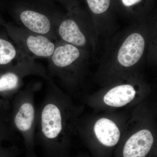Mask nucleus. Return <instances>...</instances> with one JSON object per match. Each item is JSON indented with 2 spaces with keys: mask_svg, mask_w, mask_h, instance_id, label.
Masks as SVG:
<instances>
[{
  "mask_svg": "<svg viewBox=\"0 0 157 157\" xmlns=\"http://www.w3.org/2000/svg\"><path fill=\"white\" fill-rule=\"evenodd\" d=\"M36 118V110L33 101L24 100L18 104L13 115V122L15 128L27 140L33 132Z\"/></svg>",
  "mask_w": 157,
  "mask_h": 157,
  "instance_id": "nucleus-6",
  "label": "nucleus"
},
{
  "mask_svg": "<svg viewBox=\"0 0 157 157\" xmlns=\"http://www.w3.org/2000/svg\"><path fill=\"white\" fill-rule=\"evenodd\" d=\"M145 42L138 33L130 35L121 46L118 53V60L121 65L129 67L139 60L144 52Z\"/></svg>",
  "mask_w": 157,
  "mask_h": 157,
  "instance_id": "nucleus-5",
  "label": "nucleus"
},
{
  "mask_svg": "<svg viewBox=\"0 0 157 157\" xmlns=\"http://www.w3.org/2000/svg\"><path fill=\"white\" fill-rule=\"evenodd\" d=\"M141 0H122L123 3L125 6L129 7L139 2Z\"/></svg>",
  "mask_w": 157,
  "mask_h": 157,
  "instance_id": "nucleus-15",
  "label": "nucleus"
},
{
  "mask_svg": "<svg viewBox=\"0 0 157 157\" xmlns=\"http://www.w3.org/2000/svg\"><path fill=\"white\" fill-rule=\"evenodd\" d=\"M19 17L17 25L51 39L54 38L53 24L47 15L33 10H26L21 13Z\"/></svg>",
  "mask_w": 157,
  "mask_h": 157,
  "instance_id": "nucleus-3",
  "label": "nucleus"
},
{
  "mask_svg": "<svg viewBox=\"0 0 157 157\" xmlns=\"http://www.w3.org/2000/svg\"><path fill=\"white\" fill-rule=\"evenodd\" d=\"M89 7L93 12L101 14L107 11L110 4V0H86Z\"/></svg>",
  "mask_w": 157,
  "mask_h": 157,
  "instance_id": "nucleus-12",
  "label": "nucleus"
},
{
  "mask_svg": "<svg viewBox=\"0 0 157 157\" xmlns=\"http://www.w3.org/2000/svg\"><path fill=\"white\" fill-rule=\"evenodd\" d=\"M136 91L130 85H122L111 89L104 96V103L113 107H121L135 98Z\"/></svg>",
  "mask_w": 157,
  "mask_h": 157,
  "instance_id": "nucleus-10",
  "label": "nucleus"
},
{
  "mask_svg": "<svg viewBox=\"0 0 157 157\" xmlns=\"http://www.w3.org/2000/svg\"><path fill=\"white\" fill-rule=\"evenodd\" d=\"M154 142L151 132L142 130L131 136L124 146V157H145Z\"/></svg>",
  "mask_w": 157,
  "mask_h": 157,
  "instance_id": "nucleus-7",
  "label": "nucleus"
},
{
  "mask_svg": "<svg viewBox=\"0 0 157 157\" xmlns=\"http://www.w3.org/2000/svg\"><path fill=\"white\" fill-rule=\"evenodd\" d=\"M58 33L63 41L76 47H82L86 43L84 35L77 23L73 19L63 21L59 25Z\"/></svg>",
  "mask_w": 157,
  "mask_h": 157,
  "instance_id": "nucleus-11",
  "label": "nucleus"
},
{
  "mask_svg": "<svg viewBox=\"0 0 157 157\" xmlns=\"http://www.w3.org/2000/svg\"><path fill=\"white\" fill-rule=\"evenodd\" d=\"M33 60L25 56L14 42L0 38V66H16Z\"/></svg>",
  "mask_w": 157,
  "mask_h": 157,
  "instance_id": "nucleus-9",
  "label": "nucleus"
},
{
  "mask_svg": "<svg viewBox=\"0 0 157 157\" xmlns=\"http://www.w3.org/2000/svg\"><path fill=\"white\" fill-rule=\"evenodd\" d=\"M40 130L48 143L55 140L63 129L62 118L59 107L51 101L44 105L40 116Z\"/></svg>",
  "mask_w": 157,
  "mask_h": 157,
  "instance_id": "nucleus-2",
  "label": "nucleus"
},
{
  "mask_svg": "<svg viewBox=\"0 0 157 157\" xmlns=\"http://www.w3.org/2000/svg\"><path fill=\"white\" fill-rule=\"evenodd\" d=\"M9 31L13 42L25 56L32 59H48L53 54L56 45L48 37L15 24L9 26Z\"/></svg>",
  "mask_w": 157,
  "mask_h": 157,
  "instance_id": "nucleus-1",
  "label": "nucleus"
},
{
  "mask_svg": "<svg viewBox=\"0 0 157 157\" xmlns=\"http://www.w3.org/2000/svg\"><path fill=\"white\" fill-rule=\"evenodd\" d=\"M9 129L5 116L2 111L0 110V144L2 141L8 139Z\"/></svg>",
  "mask_w": 157,
  "mask_h": 157,
  "instance_id": "nucleus-13",
  "label": "nucleus"
},
{
  "mask_svg": "<svg viewBox=\"0 0 157 157\" xmlns=\"http://www.w3.org/2000/svg\"><path fill=\"white\" fill-rule=\"evenodd\" d=\"M94 131L98 140L105 146H114L119 140V129L113 121L108 119L102 118L97 121Z\"/></svg>",
  "mask_w": 157,
  "mask_h": 157,
  "instance_id": "nucleus-8",
  "label": "nucleus"
},
{
  "mask_svg": "<svg viewBox=\"0 0 157 157\" xmlns=\"http://www.w3.org/2000/svg\"><path fill=\"white\" fill-rule=\"evenodd\" d=\"M42 72L34 60L13 67L11 70L0 74V95L4 96L17 89L23 76V73Z\"/></svg>",
  "mask_w": 157,
  "mask_h": 157,
  "instance_id": "nucleus-4",
  "label": "nucleus"
},
{
  "mask_svg": "<svg viewBox=\"0 0 157 157\" xmlns=\"http://www.w3.org/2000/svg\"><path fill=\"white\" fill-rule=\"evenodd\" d=\"M14 148L4 147L0 144V157H16L17 152Z\"/></svg>",
  "mask_w": 157,
  "mask_h": 157,
  "instance_id": "nucleus-14",
  "label": "nucleus"
}]
</instances>
